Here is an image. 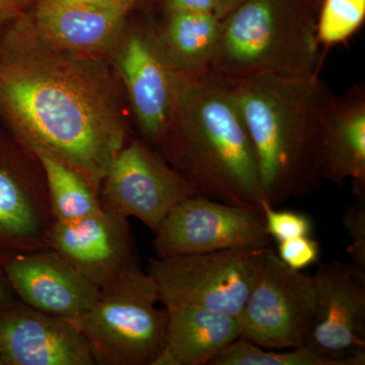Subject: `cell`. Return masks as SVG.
I'll list each match as a JSON object with an SVG mask.
<instances>
[{
    "label": "cell",
    "instance_id": "83f0119b",
    "mask_svg": "<svg viewBox=\"0 0 365 365\" xmlns=\"http://www.w3.org/2000/svg\"><path fill=\"white\" fill-rule=\"evenodd\" d=\"M16 299H19L14 294L13 287L9 284L6 274L0 265V306H4V304L13 302Z\"/></svg>",
    "mask_w": 365,
    "mask_h": 365
},
{
    "label": "cell",
    "instance_id": "30bf717a",
    "mask_svg": "<svg viewBox=\"0 0 365 365\" xmlns=\"http://www.w3.org/2000/svg\"><path fill=\"white\" fill-rule=\"evenodd\" d=\"M153 242L158 258L230 249H270L260 213L202 195L184 199L163 218Z\"/></svg>",
    "mask_w": 365,
    "mask_h": 365
},
{
    "label": "cell",
    "instance_id": "52a82bcc",
    "mask_svg": "<svg viewBox=\"0 0 365 365\" xmlns=\"http://www.w3.org/2000/svg\"><path fill=\"white\" fill-rule=\"evenodd\" d=\"M314 318V275L288 267L271 249L237 316L241 338L267 349L306 347Z\"/></svg>",
    "mask_w": 365,
    "mask_h": 365
},
{
    "label": "cell",
    "instance_id": "7a4b0ae2",
    "mask_svg": "<svg viewBox=\"0 0 365 365\" xmlns=\"http://www.w3.org/2000/svg\"><path fill=\"white\" fill-rule=\"evenodd\" d=\"M232 86L271 206L321 189L326 121L336 96L319 74L266 73Z\"/></svg>",
    "mask_w": 365,
    "mask_h": 365
},
{
    "label": "cell",
    "instance_id": "4316f807",
    "mask_svg": "<svg viewBox=\"0 0 365 365\" xmlns=\"http://www.w3.org/2000/svg\"><path fill=\"white\" fill-rule=\"evenodd\" d=\"M30 0H0V40L14 21L26 13Z\"/></svg>",
    "mask_w": 365,
    "mask_h": 365
},
{
    "label": "cell",
    "instance_id": "4dcf8cb0",
    "mask_svg": "<svg viewBox=\"0 0 365 365\" xmlns=\"http://www.w3.org/2000/svg\"><path fill=\"white\" fill-rule=\"evenodd\" d=\"M57 1L71 2V4H76V2H114V1L136 2L137 0H57Z\"/></svg>",
    "mask_w": 365,
    "mask_h": 365
},
{
    "label": "cell",
    "instance_id": "7c38bea8",
    "mask_svg": "<svg viewBox=\"0 0 365 365\" xmlns=\"http://www.w3.org/2000/svg\"><path fill=\"white\" fill-rule=\"evenodd\" d=\"M316 318L307 347L329 359L365 355V282L351 265L319 264L314 275Z\"/></svg>",
    "mask_w": 365,
    "mask_h": 365
},
{
    "label": "cell",
    "instance_id": "3957f363",
    "mask_svg": "<svg viewBox=\"0 0 365 365\" xmlns=\"http://www.w3.org/2000/svg\"><path fill=\"white\" fill-rule=\"evenodd\" d=\"M157 150L212 200L262 215L258 165L232 86L209 71L182 86Z\"/></svg>",
    "mask_w": 365,
    "mask_h": 365
},
{
    "label": "cell",
    "instance_id": "44dd1931",
    "mask_svg": "<svg viewBox=\"0 0 365 365\" xmlns=\"http://www.w3.org/2000/svg\"><path fill=\"white\" fill-rule=\"evenodd\" d=\"M365 355L348 360L329 359L307 347L267 349L242 338L234 341L209 365H364Z\"/></svg>",
    "mask_w": 365,
    "mask_h": 365
},
{
    "label": "cell",
    "instance_id": "8fae6325",
    "mask_svg": "<svg viewBox=\"0 0 365 365\" xmlns=\"http://www.w3.org/2000/svg\"><path fill=\"white\" fill-rule=\"evenodd\" d=\"M54 220L39 160L0 123V257L48 249Z\"/></svg>",
    "mask_w": 365,
    "mask_h": 365
},
{
    "label": "cell",
    "instance_id": "9c48e42d",
    "mask_svg": "<svg viewBox=\"0 0 365 365\" xmlns=\"http://www.w3.org/2000/svg\"><path fill=\"white\" fill-rule=\"evenodd\" d=\"M198 194L157 150L139 139L128 141L113 160L98 198L104 210L133 216L155 234L178 203Z\"/></svg>",
    "mask_w": 365,
    "mask_h": 365
},
{
    "label": "cell",
    "instance_id": "f1b7e54d",
    "mask_svg": "<svg viewBox=\"0 0 365 365\" xmlns=\"http://www.w3.org/2000/svg\"><path fill=\"white\" fill-rule=\"evenodd\" d=\"M245 0H215V14L222 20Z\"/></svg>",
    "mask_w": 365,
    "mask_h": 365
},
{
    "label": "cell",
    "instance_id": "e0dca14e",
    "mask_svg": "<svg viewBox=\"0 0 365 365\" xmlns=\"http://www.w3.org/2000/svg\"><path fill=\"white\" fill-rule=\"evenodd\" d=\"M167 341L153 365H209L241 338L237 317L196 307H165Z\"/></svg>",
    "mask_w": 365,
    "mask_h": 365
},
{
    "label": "cell",
    "instance_id": "ac0fdd59",
    "mask_svg": "<svg viewBox=\"0 0 365 365\" xmlns=\"http://www.w3.org/2000/svg\"><path fill=\"white\" fill-rule=\"evenodd\" d=\"M324 180L352 182L355 197H365V93L352 86L336 97L326 121Z\"/></svg>",
    "mask_w": 365,
    "mask_h": 365
},
{
    "label": "cell",
    "instance_id": "d6986e66",
    "mask_svg": "<svg viewBox=\"0 0 365 365\" xmlns=\"http://www.w3.org/2000/svg\"><path fill=\"white\" fill-rule=\"evenodd\" d=\"M220 24L213 13L165 14L163 21L155 24L163 50L187 81L210 71Z\"/></svg>",
    "mask_w": 365,
    "mask_h": 365
},
{
    "label": "cell",
    "instance_id": "1f68e13d",
    "mask_svg": "<svg viewBox=\"0 0 365 365\" xmlns=\"http://www.w3.org/2000/svg\"><path fill=\"white\" fill-rule=\"evenodd\" d=\"M0 365H2V362H1V360H0Z\"/></svg>",
    "mask_w": 365,
    "mask_h": 365
},
{
    "label": "cell",
    "instance_id": "ba28073f",
    "mask_svg": "<svg viewBox=\"0 0 365 365\" xmlns=\"http://www.w3.org/2000/svg\"><path fill=\"white\" fill-rule=\"evenodd\" d=\"M111 57L143 140L157 148L172 122L187 79L163 50L155 23L128 21Z\"/></svg>",
    "mask_w": 365,
    "mask_h": 365
},
{
    "label": "cell",
    "instance_id": "9a60e30c",
    "mask_svg": "<svg viewBox=\"0 0 365 365\" xmlns=\"http://www.w3.org/2000/svg\"><path fill=\"white\" fill-rule=\"evenodd\" d=\"M2 365H96L88 341L66 319L20 299L0 306Z\"/></svg>",
    "mask_w": 365,
    "mask_h": 365
},
{
    "label": "cell",
    "instance_id": "4fadbf2b",
    "mask_svg": "<svg viewBox=\"0 0 365 365\" xmlns=\"http://www.w3.org/2000/svg\"><path fill=\"white\" fill-rule=\"evenodd\" d=\"M47 244L98 288L139 265L128 218L104 209L76 222L54 220Z\"/></svg>",
    "mask_w": 365,
    "mask_h": 365
},
{
    "label": "cell",
    "instance_id": "cb8c5ba5",
    "mask_svg": "<svg viewBox=\"0 0 365 365\" xmlns=\"http://www.w3.org/2000/svg\"><path fill=\"white\" fill-rule=\"evenodd\" d=\"M342 225L351 240L348 249L351 267L365 282V197H357L354 204L346 209Z\"/></svg>",
    "mask_w": 365,
    "mask_h": 365
},
{
    "label": "cell",
    "instance_id": "484cf974",
    "mask_svg": "<svg viewBox=\"0 0 365 365\" xmlns=\"http://www.w3.org/2000/svg\"><path fill=\"white\" fill-rule=\"evenodd\" d=\"M163 4L165 14H215V0H163Z\"/></svg>",
    "mask_w": 365,
    "mask_h": 365
},
{
    "label": "cell",
    "instance_id": "277c9868",
    "mask_svg": "<svg viewBox=\"0 0 365 365\" xmlns=\"http://www.w3.org/2000/svg\"><path fill=\"white\" fill-rule=\"evenodd\" d=\"M317 18L300 0H245L222 20L210 71L230 85L259 74H319Z\"/></svg>",
    "mask_w": 365,
    "mask_h": 365
},
{
    "label": "cell",
    "instance_id": "8992f818",
    "mask_svg": "<svg viewBox=\"0 0 365 365\" xmlns=\"http://www.w3.org/2000/svg\"><path fill=\"white\" fill-rule=\"evenodd\" d=\"M270 249H230L153 258L148 272L163 307H196L237 317Z\"/></svg>",
    "mask_w": 365,
    "mask_h": 365
},
{
    "label": "cell",
    "instance_id": "5bb4252c",
    "mask_svg": "<svg viewBox=\"0 0 365 365\" xmlns=\"http://www.w3.org/2000/svg\"><path fill=\"white\" fill-rule=\"evenodd\" d=\"M0 265L21 302L67 321L88 312L100 292L50 248L4 255Z\"/></svg>",
    "mask_w": 365,
    "mask_h": 365
},
{
    "label": "cell",
    "instance_id": "d4e9b609",
    "mask_svg": "<svg viewBox=\"0 0 365 365\" xmlns=\"http://www.w3.org/2000/svg\"><path fill=\"white\" fill-rule=\"evenodd\" d=\"M281 261L294 270L302 271L318 263L319 246L311 237H297L278 242V254Z\"/></svg>",
    "mask_w": 365,
    "mask_h": 365
},
{
    "label": "cell",
    "instance_id": "5b68a950",
    "mask_svg": "<svg viewBox=\"0 0 365 365\" xmlns=\"http://www.w3.org/2000/svg\"><path fill=\"white\" fill-rule=\"evenodd\" d=\"M158 302L157 283L136 265L100 288L93 306L69 322L88 341L96 364L153 365L169 319Z\"/></svg>",
    "mask_w": 365,
    "mask_h": 365
},
{
    "label": "cell",
    "instance_id": "6da1fadb",
    "mask_svg": "<svg viewBox=\"0 0 365 365\" xmlns=\"http://www.w3.org/2000/svg\"><path fill=\"white\" fill-rule=\"evenodd\" d=\"M0 123L21 148L66 163L98 194L128 143L106 58L53 44L28 11L0 40Z\"/></svg>",
    "mask_w": 365,
    "mask_h": 365
},
{
    "label": "cell",
    "instance_id": "f546056e",
    "mask_svg": "<svg viewBox=\"0 0 365 365\" xmlns=\"http://www.w3.org/2000/svg\"><path fill=\"white\" fill-rule=\"evenodd\" d=\"M300 1H302V4L306 6L307 11H309V13L313 14L314 16L317 18V16H318L319 6H321L323 0H300Z\"/></svg>",
    "mask_w": 365,
    "mask_h": 365
},
{
    "label": "cell",
    "instance_id": "603a6c76",
    "mask_svg": "<svg viewBox=\"0 0 365 365\" xmlns=\"http://www.w3.org/2000/svg\"><path fill=\"white\" fill-rule=\"evenodd\" d=\"M262 216L269 237L278 242L311 237L313 232V222L309 216L295 211L276 210L266 200L262 202Z\"/></svg>",
    "mask_w": 365,
    "mask_h": 365
},
{
    "label": "cell",
    "instance_id": "2e32d148",
    "mask_svg": "<svg viewBox=\"0 0 365 365\" xmlns=\"http://www.w3.org/2000/svg\"><path fill=\"white\" fill-rule=\"evenodd\" d=\"M135 2H61L37 0L29 11L38 32L53 44L107 58L123 34Z\"/></svg>",
    "mask_w": 365,
    "mask_h": 365
},
{
    "label": "cell",
    "instance_id": "7402d4cb",
    "mask_svg": "<svg viewBox=\"0 0 365 365\" xmlns=\"http://www.w3.org/2000/svg\"><path fill=\"white\" fill-rule=\"evenodd\" d=\"M365 18V0H323L317 16L322 47L339 44L356 32Z\"/></svg>",
    "mask_w": 365,
    "mask_h": 365
},
{
    "label": "cell",
    "instance_id": "ffe728a7",
    "mask_svg": "<svg viewBox=\"0 0 365 365\" xmlns=\"http://www.w3.org/2000/svg\"><path fill=\"white\" fill-rule=\"evenodd\" d=\"M35 157L44 173L55 220L76 222L103 210L98 194L78 172L44 153Z\"/></svg>",
    "mask_w": 365,
    "mask_h": 365
}]
</instances>
